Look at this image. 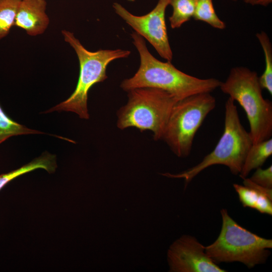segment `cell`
<instances>
[{"mask_svg": "<svg viewBox=\"0 0 272 272\" xmlns=\"http://www.w3.org/2000/svg\"><path fill=\"white\" fill-rule=\"evenodd\" d=\"M271 154V138L253 144L246 155L239 176L243 179L247 178L251 171L261 167Z\"/></svg>", "mask_w": 272, "mask_h": 272, "instance_id": "cell-13", "label": "cell"}, {"mask_svg": "<svg viewBox=\"0 0 272 272\" xmlns=\"http://www.w3.org/2000/svg\"><path fill=\"white\" fill-rule=\"evenodd\" d=\"M127 103L117 112V126L120 129L134 127L141 131L153 132L155 141L161 138L175 103L172 94L155 88H140L127 92Z\"/></svg>", "mask_w": 272, "mask_h": 272, "instance_id": "cell-6", "label": "cell"}, {"mask_svg": "<svg viewBox=\"0 0 272 272\" xmlns=\"http://www.w3.org/2000/svg\"><path fill=\"white\" fill-rule=\"evenodd\" d=\"M45 0H21L15 26L21 28L31 36L43 34L50 23L46 13Z\"/></svg>", "mask_w": 272, "mask_h": 272, "instance_id": "cell-10", "label": "cell"}, {"mask_svg": "<svg viewBox=\"0 0 272 272\" xmlns=\"http://www.w3.org/2000/svg\"><path fill=\"white\" fill-rule=\"evenodd\" d=\"M233 187L244 207L272 215V188L257 184L247 177L243 179V185L235 183Z\"/></svg>", "mask_w": 272, "mask_h": 272, "instance_id": "cell-11", "label": "cell"}, {"mask_svg": "<svg viewBox=\"0 0 272 272\" xmlns=\"http://www.w3.org/2000/svg\"><path fill=\"white\" fill-rule=\"evenodd\" d=\"M196 0H169V5L172 8V13L169 18L170 27L179 28L193 18Z\"/></svg>", "mask_w": 272, "mask_h": 272, "instance_id": "cell-15", "label": "cell"}, {"mask_svg": "<svg viewBox=\"0 0 272 272\" xmlns=\"http://www.w3.org/2000/svg\"><path fill=\"white\" fill-rule=\"evenodd\" d=\"M238 1V0H232V1H233V2H237V1Z\"/></svg>", "mask_w": 272, "mask_h": 272, "instance_id": "cell-22", "label": "cell"}, {"mask_svg": "<svg viewBox=\"0 0 272 272\" xmlns=\"http://www.w3.org/2000/svg\"><path fill=\"white\" fill-rule=\"evenodd\" d=\"M256 37L258 40L263 50L265 68L262 74L259 77V81L262 89L266 90L272 95V44L270 39L263 31L256 34Z\"/></svg>", "mask_w": 272, "mask_h": 272, "instance_id": "cell-14", "label": "cell"}, {"mask_svg": "<svg viewBox=\"0 0 272 272\" xmlns=\"http://www.w3.org/2000/svg\"><path fill=\"white\" fill-rule=\"evenodd\" d=\"M219 88L243 108L253 144L271 138L272 103L263 98L256 72L245 66L233 67Z\"/></svg>", "mask_w": 272, "mask_h": 272, "instance_id": "cell-3", "label": "cell"}, {"mask_svg": "<svg viewBox=\"0 0 272 272\" xmlns=\"http://www.w3.org/2000/svg\"><path fill=\"white\" fill-rule=\"evenodd\" d=\"M61 34L65 42L77 54L80 66L79 76L76 89L71 96L45 113L71 111L77 114L81 118L88 119L87 101L90 89L95 84L107 79L106 69L110 63L116 59L127 58L131 52L121 49L91 51L83 45L73 32L63 30Z\"/></svg>", "mask_w": 272, "mask_h": 272, "instance_id": "cell-2", "label": "cell"}, {"mask_svg": "<svg viewBox=\"0 0 272 272\" xmlns=\"http://www.w3.org/2000/svg\"><path fill=\"white\" fill-rule=\"evenodd\" d=\"M221 230L217 239L205 247L216 263L240 262L248 268L265 262L270 254L272 240L261 237L243 228L222 209Z\"/></svg>", "mask_w": 272, "mask_h": 272, "instance_id": "cell-5", "label": "cell"}, {"mask_svg": "<svg viewBox=\"0 0 272 272\" xmlns=\"http://www.w3.org/2000/svg\"><path fill=\"white\" fill-rule=\"evenodd\" d=\"M127 1H129V2H134L135 0H127Z\"/></svg>", "mask_w": 272, "mask_h": 272, "instance_id": "cell-21", "label": "cell"}, {"mask_svg": "<svg viewBox=\"0 0 272 272\" xmlns=\"http://www.w3.org/2000/svg\"><path fill=\"white\" fill-rule=\"evenodd\" d=\"M169 0H158L155 8L143 16H136L118 2L112 4L115 13L134 32L146 39L159 55L171 61L173 52L170 45L165 20Z\"/></svg>", "mask_w": 272, "mask_h": 272, "instance_id": "cell-8", "label": "cell"}, {"mask_svg": "<svg viewBox=\"0 0 272 272\" xmlns=\"http://www.w3.org/2000/svg\"><path fill=\"white\" fill-rule=\"evenodd\" d=\"M252 144L249 132L241 123L234 101L229 97L225 104L224 131L214 150L198 164L181 173L161 174L169 178L184 179L185 187L200 172L215 165L227 166L232 174L238 175Z\"/></svg>", "mask_w": 272, "mask_h": 272, "instance_id": "cell-4", "label": "cell"}, {"mask_svg": "<svg viewBox=\"0 0 272 272\" xmlns=\"http://www.w3.org/2000/svg\"><path fill=\"white\" fill-rule=\"evenodd\" d=\"M21 0H0V41L15 26L18 8Z\"/></svg>", "mask_w": 272, "mask_h": 272, "instance_id": "cell-18", "label": "cell"}, {"mask_svg": "<svg viewBox=\"0 0 272 272\" xmlns=\"http://www.w3.org/2000/svg\"><path fill=\"white\" fill-rule=\"evenodd\" d=\"M57 168L56 156L47 152L20 168L0 175V190L9 182L26 173L37 169H43L53 173Z\"/></svg>", "mask_w": 272, "mask_h": 272, "instance_id": "cell-12", "label": "cell"}, {"mask_svg": "<svg viewBox=\"0 0 272 272\" xmlns=\"http://www.w3.org/2000/svg\"><path fill=\"white\" fill-rule=\"evenodd\" d=\"M252 182L264 187L272 188V166L263 169L259 167L250 178Z\"/></svg>", "mask_w": 272, "mask_h": 272, "instance_id": "cell-19", "label": "cell"}, {"mask_svg": "<svg viewBox=\"0 0 272 272\" xmlns=\"http://www.w3.org/2000/svg\"><path fill=\"white\" fill-rule=\"evenodd\" d=\"M193 18L207 23L216 29L223 30L226 28L225 23L216 13L212 0H196Z\"/></svg>", "mask_w": 272, "mask_h": 272, "instance_id": "cell-16", "label": "cell"}, {"mask_svg": "<svg viewBox=\"0 0 272 272\" xmlns=\"http://www.w3.org/2000/svg\"><path fill=\"white\" fill-rule=\"evenodd\" d=\"M39 133H44L17 122L5 113L0 105V144L13 136Z\"/></svg>", "mask_w": 272, "mask_h": 272, "instance_id": "cell-17", "label": "cell"}, {"mask_svg": "<svg viewBox=\"0 0 272 272\" xmlns=\"http://www.w3.org/2000/svg\"><path fill=\"white\" fill-rule=\"evenodd\" d=\"M170 271L225 272L205 251V246L192 236L185 235L170 246L167 253Z\"/></svg>", "mask_w": 272, "mask_h": 272, "instance_id": "cell-9", "label": "cell"}, {"mask_svg": "<svg viewBox=\"0 0 272 272\" xmlns=\"http://www.w3.org/2000/svg\"><path fill=\"white\" fill-rule=\"evenodd\" d=\"M140 59L139 67L131 78L123 80L120 87L127 92L140 88H155L165 91L180 100L201 93H211L219 87L215 78L200 79L177 69L171 61H161L148 50L145 39L136 32L130 34Z\"/></svg>", "mask_w": 272, "mask_h": 272, "instance_id": "cell-1", "label": "cell"}, {"mask_svg": "<svg viewBox=\"0 0 272 272\" xmlns=\"http://www.w3.org/2000/svg\"><path fill=\"white\" fill-rule=\"evenodd\" d=\"M216 105V99L211 93H198L178 100L172 109L161 140L177 157H187L196 133Z\"/></svg>", "mask_w": 272, "mask_h": 272, "instance_id": "cell-7", "label": "cell"}, {"mask_svg": "<svg viewBox=\"0 0 272 272\" xmlns=\"http://www.w3.org/2000/svg\"><path fill=\"white\" fill-rule=\"evenodd\" d=\"M244 2L251 6L267 7L272 3V0H244Z\"/></svg>", "mask_w": 272, "mask_h": 272, "instance_id": "cell-20", "label": "cell"}]
</instances>
